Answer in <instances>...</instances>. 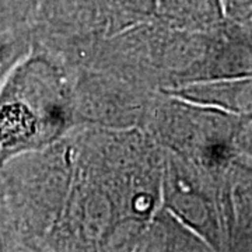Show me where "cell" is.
I'll return each instance as SVG.
<instances>
[{
	"mask_svg": "<svg viewBox=\"0 0 252 252\" xmlns=\"http://www.w3.org/2000/svg\"><path fill=\"white\" fill-rule=\"evenodd\" d=\"M245 121L221 109L160 93L143 129L164 150L224 178L240 153L237 136Z\"/></svg>",
	"mask_w": 252,
	"mask_h": 252,
	"instance_id": "1",
	"label": "cell"
},
{
	"mask_svg": "<svg viewBox=\"0 0 252 252\" xmlns=\"http://www.w3.org/2000/svg\"><path fill=\"white\" fill-rule=\"evenodd\" d=\"M72 66L74 114L79 127L143 129L160 93L143 89L107 70L84 64Z\"/></svg>",
	"mask_w": 252,
	"mask_h": 252,
	"instance_id": "2",
	"label": "cell"
},
{
	"mask_svg": "<svg viewBox=\"0 0 252 252\" xmlns=\"http://www.w3.org/2000/svg\"><path fill=\"white\" fill-rule=\"evenodd\" d=\"M167 93L244 119L252 118V76L196 81Z\"/></svg>",
	"mask_w": 252,
	"mask_h": 252,
	"instance_id": "3",
	"label": "cell"
},
{
	"mask_svg": "<svg viewBox=\"0 0 252 252\" xmlns=\"http://www.w3.org/2000/svg\"><path fill=\"white\" fill-rule=\"evenodd\" d=\"M230 251H252V160L238 153L228 170Z\"/></svg>",
	"mask_w": 252,
	"mask_h": 252,
	"instance_id": "4",
	"label": "cell"
},
{
	"mask_svg": "<svg viewBox=\"0 0 252 252\" xmlns=\"http://www.w3.org/2000/svg\"><path fill=\"white\" fill-rule=\"evenodd\" d=\"M156 18L184 31H209L227 17L221 0H157Z\"/></svg>",
	"mask_w": 252,
	"mask_h": 252,
	"instance_id": "5",
	"label": "cell"
},
{
	"mask_svg": "<svg viewBox=\"0 0 252 252\" xmlns=\"http://www.w3.org/2000/svg\"><path fill=\"white\" fill-rule=\"evenodd\" d=\"M157 0H109V36L153 20Z\"/></svg>",
	"mask_w": 252,
	"mask_h": 252,
	"instance_id": "6",
	"label": "cell"
},
{
	"mask_svg": "<svg viewBox=\"0 0 252 252\" xmlns=\"http://www.w3.org/2000/svg\"><path fill=\"white\" fill-rule=\"evenodd\" d=\"M225 17L234 21H252V0H221Z\"/></svg>",
	"mask_w": 252,
	"mask_h": 252,
	"instance_id": "7",
	"label": "cell"
},
{
	"mask_svg": "<svg viewBox=\"0 0 252 252\" xmlns=\"http://www.w3.org/2000/svg\"><path fill=\"white\" fill-rule=\"evenodd\" d=\"M237 147L240 153L245 154L252 160V118L244 122L243 127L237 136Z\"/></svg>",
	"mask_w": 252,
	"mask_h": 252,
	"instance_id": "8",
	"label": "cell"
}]
</instances>
